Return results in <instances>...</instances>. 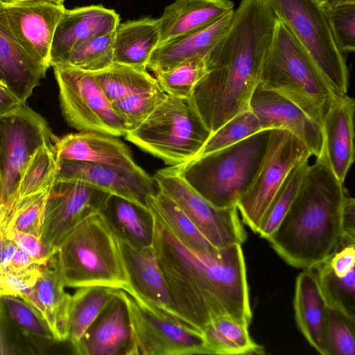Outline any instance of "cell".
<instances>
[{
  "instance_id": "1",
  "label": "cell",
  "mask_w": 355,
  "mask_h": 355,
  "mask_svg": "<svg viewBox=\"0 0 355 355\" xmlns=\"http://www.w3.org/2000/svg\"><path fill=\"white\" fill-rule=\"evenodd\" d=\"M153 216L152 246L173 306L182 320L200 333L220 315L250 324L252 313L241 245L211 254L198 252L183 245Z\"/></svg>"
},
{
  "instance_id": "2",
  "label": "cell",
  "mask_w": 355,
  "mask_h": 355,
  "mask_svg": "<svg viewBox=\"0 0 355 355\" xmlns=\"http://www.w3.org/2000/svg\"><path fill=\"white\" fill-rule=\"evenodd\" d=\"M276 19L267 0H241L226 33L207 54V73L190 99L211 133L249 108Z\"/></svg>"
},
{
  "instance_id": "3",
  "label": "cell",
  "mask_w": 355,
  "mask_h": 355,
  "mask_svg": "<svg viewBox=\"0 0 355 355\" xmlns=\"http://www.w3.org/2000/svg\"><path fill=\"white\" fill-rule=\"evenodd\" d=\"M308 164L296 196L268 240L288 264L315 269L340 247L343 205L347 190L322 150Z\"/></svg>"
},
{
  "instance_id": "4",
  "label": "cell",
  "mask_w": 355,
  "mask_h": 355,
  "mask_svg": "<svg viewBox=\"0 0 355 355\" xmlns=\"http://www.w3.org/2000/svg\"><path fill=\"white\" fill-rule=\"evenodd\" d=\"M55 255L66 287L103 286L131 293L119 241L102 212L78 223Z\"/></svg>"
},
{
  "instance_id": "5",
  "label": "cell",
  "mask_w": 355,
  "mask_h": 355,
  "mask_svg": "<svg viewBox=\"0 0 355 355\" xmlns=\"http://www.w3.org/2000/svg\"><path fill=\"white\" fill-rule=\"evenodd\" d=\"M259 84L290 100L320 127L336 95L309 53L277 17Z\"/></svg>"
},
{
  "instance_id": "6",
  "label": "cell",
  "mask_w": 355,
  "mask_h": 355,
  "mask_svg": "<svg viewBox=\"0 0 355 355\" xmlns=\"http://www.w3.org/2000/svg\"><path fill=\"white\" fill-rule=\"evenodd\" d=\"M270 130L175 166L179 175L203 198L220 207L236 206L256 174Z\"/></svg>"
},
{
  "instance_id": "7",
  "label": "cell",
  "mask_w": 355,
  "mask_h": 355,
  "mask_svg": "<svg viewBox=\"0 0 355 355\" xmlns=\"http://www.w3.org/2000/svg\"><path fill=\"white\" fill-rule=\"evenodd\" d=\"M202 118L189 98L166 94L127 140L143 150L175 166L193 159L209 136Z\"/></svg>"
},
{
  "instance_id": "8",
  "label": "cell",
  "mask_w": 355,
  "mask_h": 355,
  "mask_svg": "<svg viewBox=\"0 0 355 355\" xmlns=\"http://www.w3.org/2000/svg\"><path fill=\"white\" fill-rule=\"evenodd\" d=\"M309 53L336 95L347 94L349 73L336 42L324 0H267Z\"/></svg>"
},
{
  "instance_id": "9",
  "label": "cell",
  "mask_w": 355,
  "mask_h": 355,
  "mask_svg": "<svg viewBox=\"0 0 355 355\" xmlns=\"http://www.w3.org/2000/svg\"><path fill=\"white\" fill-rule=\"evenodd\" d=\"M311 156L306 145L291 132L270 130L258 170L236 204L243 223L254 232H257L264 212L290 172L309 161Z\"/></svg>"
},
{
  "instance_id": "10",
  "label": "cell",
  "mask_w": 355,
  "mask_h": 355,
  "mask_svg": "<svg viewBox=\"0 0 355 355\" xmlns=\"http://www.w3.org/2000/svg\"><path fill=\"white\" fill-rule=\"evenodd\" d=\"M59 90L62 114L78 131L125 136L126 128L90 72L73 67L51 66Z\"/></svg>"
},
{
  "instance_id": "11",
  "label": "cell",
  "mask_w": 355,
  "mask_h": 355,
  "mask_svg": "<svg viewBox=\"0 0 355 355\" xmlns=\"http://www.w3.org/2000/svg\"><path fill=\"white\" fill-rule=\"evenodd\" d=\"M153 178L159 190L174 202L214 247L220 249L245 241L246 233L236 206L212 205L179 175L175 166L157 171Z\"/></svg>"
},
{
  "instance_id": "12",
  "label": "cell",
  "mask_w": 355,
  "mask_h": 355,
  "mask_svg": "<svg viewBox=\"0 0 355 355\" xmlns=\"http://www.w3.org/2000/svg\"><path fill=\"white\" fill-rule=\"evenodd\" d=\"M135 344L134 355L207 354L202 334L121 290Z\"/></svg>"
},
{
  "instance_id": "13",
  "label": "cell",
  "mask_w": 355,
  "mask_h": 355,
  "mask_svg": "<svg viewBox=\"0 0 355 355\" xmlns=\"http://www.w3.org/2000/svg\"><path fill=\"white\" fill-rule=\"evenodd\" d=\"M2 135V164L0 171V200L10 198L20 173L35 150L58 139L47 121L26 105L0 116Z\"/></svg>"
},
{
  "instance_id": "14",
  "label": "cell",
  "mask_w": 355,
  "mask_h": 355,
  "mask_svg": "<svg viewBox=\"0 0 355 355\" xmlns=\"http://www.w3.org/2000/svg\"><path fill=\"white\" fill-rule=\"evenodd\" d=\"M111 194L87 185L55 181L46 201L40 239L55 254L69 232L92 214L101 212Z\"/></svg>"
},
{
  "instance_id": "15",
  "label": "cell",
  "mask_w": 355,
  "mask_h": 355,
  "mask_svg": "<svg viewBox=\"0 0 355 355\" xmlns=\"http://www.w3.org/2000/svg\"><path fill=\"white\" fill-rule=\"evenodd\" d=\"M57 182H73L119 196L148 209L147 198L155 195L158 186L141 167L128 169L116 166L58 159Z\"/></svg>"
},
{
  "instance_id": "16",
  "label": "cell",
  "mask_w": 355,
  "mask_h": 355,
  "mask_svg": "<svg viewBox=\"0 0 355 355\" xmlns=\"http://www.w3.org/2000/svg\"><path fill=\"white\" fill-rule=\"evenodd\" d=\"M3 8L19 46L35 61L49 68L55 31L66 10L64 5L36 1L3 5Z\"/></svg>"
},
{
  "instance_id": "17",
  "label": "cell",
  "mask_w": 355,
  "mask_h": 355,
  "mask_svg": "<svg viewBox=\"0 0 355 355\" xmlns=\"http://www.w3.org/2000/svg\"><path fill=\"white\" fill-rule=\"evenodd\" d=\"M249 108L262 130L283 129L297 136L318 157L322 151L321 127L297 105L282 95L258 84L249 102Z\"/></svg>"
},
{
  "instance_id": "18",
  "label": "cell",
  "mask_w": 355,
  "mask_h": 355,
  "mask_svg": "<svg viewBox=\"0 0 355 355\" xmlns=\"http://www.w3.org/2000/svg\"><path fill=\"white\" fill-rule=\"evenodd\" d=\"M134 349L127 304L116 290L73 350L78 355H134Z\"/></svg>"
},
{
  "instance_id": "19",
  "label": "cell",
  "mask_w": 355,
  "mask_h": 355,
  "mask_svg": "<svg viewBox=\"0 0 355 355\" xmlns=\"http://www.w3.org/2000/svg\"><path fill=\"white\" fill-rule=\"evenodd\" d=\"M118 240L131 288L130 295L151 309L189 326L173 306L153 246L138 248Z\"/></svg>"
},
{
  "instance_id": "20",
  "label": "cell",
  "mask_w": 355,
  "mask_h": 355,
  "mask_svg": "<svg viewBox=\"0 0 355 355\" xmlns=\"http://www.w3.org/2000/svg\"><path fill=\"white\" fill-rule=\"evenodd\" d=\"M119 15L102 6L66 9L55 29L51 49V67L63 64L70 52L81 43L114 31Z\"/></svg>"
},
{
  "instance_id": "21",
  "label": "cell",
  "mask_w": 355,
  "mask_h": 355,
  "mask_svg": "<svg viewBox=\"0 0 355 355\" xmlns=\"http://www.w3.org/2000/svg\"><path fill=\"white\" fill-rule=\"evenodd\" d=\"M354 112L353 98L347 94L335 95L321 124L322 150L332 171L343 184L354 161Z\"/></svg>"
},
{
  "instance_id": "22",
  "label": "cell",
  "mask_w": 355,
  "mask_h": 355,
  "mask_svg": "<svg viewBox=\"0 0 355 355\" xmlns=\"http://www.w3.org/2000/svg\"><path fill=\"white\" fill-rule=\"evenodd\" d=\"M48 69L30 57L17 44L0 3V84L26 104L45 78Z\"/></svg>"
},
{
  "instance_id": "23",
  "label": "cell",
  "mask_w": 355,
  "mask_h": 355,
  "mask_svg": "<svg viewBox=\"0 0 355 355\" xmlns=\"http://www.w3.org/2000/svg\"><path fill=\"white\" fill-rule=\"evenodd\" d=\"M119 137L95 131H79L58 139V159L105 164L128 169L140 168L131 150Z\"/></svg>"
},
{
  "instance_id": "24",
  "label": "cell",
  "mask_w": 355,
  "mask_h": 355,
  "mask_svg": "<svg viewBox=\"0 0 355 355\" xmlns=\"http://www.w3.org/2000/svg\"><path fill=\"white\" fill-rule=\"evenodd\" d=\"M234 10L204 28L159 43L147 69L154 73L164 72L189 60L207 55L228 29Z\"/></svg>"
},
{
  "instance_id": "25",
  "label": "cell",
  "mask_w": 355,
  "mask_h": 355,
  "mask_svg": "<svg viewBox=\"0 0 355 355\" xmlns=\"http://www.w3.org/2000/svg\"><path fill=\"white\" fill-rule=\"evenodd\" d=\"M293 307L297 324L309 343L327 355L326 323L327 305L314 269L304 270L295 281Z\"/></svg>"
},
{
  "instance_id": "26",
  "label": "cell",
  "mask_w": 355,
  "mask_h": 355,
  "mask_svg": "<svg viewBox=\"0 0 355 355\" xmlns=\"http://www.w3.org/2000/svg\"><path fill=\"white\" fill-rule=\"evenodd\" d=\"M233 10L230 0H175L157 19L159 43L204 28Z\"/></svg>"
},
{
  "instance_id": "27",
  "label": "cell",
  "mask_w": 355,
  "mask_h": 355,
  "mask_svg": "<svg viewBox=\"0 0 355 355\" xmlns=\"http://www.w3.org/2000/svg\"><path fill=\"white\" fill-rule=\"evenodd\" d=\"M56 255L42 266L33 290L40 302L44 320L56 342L67 340V319L71 295L65 291Z\"/></svg>"
},
{
  "instance_id": "28",
  "label": "cell",
  "mask_w": 355,
  "mask_h": 355,
  "mask_svg": "<svg viewBox=\"0 0 355 355\" xmlns=\"http://www.w3.org/2000/svg\"><path fill=\"white\" fill-rule=\"evenodd\" d=\"M159 41L155 19L145 17L119 24L115 30L114 62L147 69L150 58Z\"/></svg>"
},
{
  "instance_id": "29",
  "label": "cell",
  "mask_w": 355,
  "mask_h": 355,
  "mask_svg": "<svg viewBox=\"0 0 355 355\" xmlns=\"http://www.w3.org/2000/svg\"><path fill=\"white\" fill-rule=\"evenodd\" d=\"M101 212L119 239L138 248L152 246L154 218L149 209L111 195Z\"/></svg>"
},
{
  "instance_id": "30",
  "label": "cell",
  "mask_w": 355,
  "mask_h": 355,
  "mask_svg": "<svg viewBox=\"0 0 355 355\" xmlns=\"http://www.w3.org/2000/svg\"><path fill=\"white\" fill-rule=\"evenodd\" d=\"M250 324L230 315L216 317L201 334L207 354H262L264 349L251 338Z\"/></svg>"
},
{
  "instance_id": "31",
  "label": "cell",
  "mask_w": 355,
  "mask_h": 355,
  "mask_svg": "<svg viewBox=\"0 0 355 355\" xmlns=\"http://www.w3.org/2000/svg\"><path fill=\"white\" fill-rule=\"evenodd\" d=\"M55 142H45L31 154L20 173L14 191L6 205L13 206L18 200L53 186L58 168Z\"/></svg>"
},
{
  "instance_id": "32",
  "label": "cell",
  "mask_w": 355,
  "mask_h": 355,
  "mask_svg": "<svg viewBox=\"0 0 355 355\" xmlns=\"http://www.w3.org/2000/svg\"><path fill=\"white\" fill-rule=\"evenodd\" d=\"M147 204L150 212L187 248L203 254L214 253L219 250L207 240L174 202L161 191L149 196Z\"/></svg>"
},
{
  "instance_id": "33",
  "label": "cell",
  "mask_w": 355,
  "mask_h": 355,
  "mask_svg": "<svg viewBox=\"0 0 355 355\" xmlns=\"http://www.w3.org/2000/svg\"><path fill=\"white\" fill-rule=\"evenodd\" d=\"M77 288L71 296L67 319V340L72 347L78 344L116 291V289L103 286Z\"/></svg>"
},
{
  "instance_id": "34",
  "label": "cell",
  "mask_w": 355,
  "mask_h": 355,
  "mask_svg": "<svg viewBox=\"0 0 355 355\" xmlns=\"http://www.w3.org/2000/svg\"><path fill=\"white\" fill-rule=\"evenodd\" d=\"M0 313L4 324L14 327L18 333L35 347L56 342L42 314L20 297H0Z\"/></svg>"
},
{
  "instance_id": "35",
  "label": "cell",
  "mask_w": 355,
  "mask_h": 355,
  "mask_svg": "<svg viewBox=\"0 0 355 355\" xmlns=\"http://www.w3.org/2000/svg\"><path fill=\"white\" fill-rule=\"evenodd\" d=\"M111 103L132 93L158 86L146 69L113 63L109 67L90 72Z\"/></svg>"
},
{
  "instance_id": "36",
  "label": "cell",
  "mask_w": 355,
  "mask_h": 355,
  "mask_svg": "<svg viewBox=\"0 0 355 355\" xmlns=\"http://www.w3.org/2000/svg\"><path fill=\"white\" fill-rule=\"evenodd\" d=\"M314 270L327 306L355 320L354 268L343 277L335 275L327 261Z\"/></svg>"
},
{
  "instance_id": "37",
  "label": "cell",
  "mask_w": 355,
  "mask_h": 355,
  "mask_svg": "<svg viewBox=\"0 0 355 355\" xmlns=\"http://www.w3.org/2000/svg\"><path fill=\"white\" fill-rule=\"evenodd\" d=\"M308 161L296 166L288 174L264 212L257 230L268 241L290 208L300 186Z\"/></svg>"
},
{
  "instance_id": "38",
  "label": "cell",
  "mask_w": 355,
  "mask_h": 355,
  "mask_svg": "<svg viewBox=\"0 0 355 355\" xmlns=\"http://www.w3.org/2000/svg\"><path fill=\"white\" fill-rule=\"evenodd\" d=\"M115 31L91 38L76 46L63 64L87 72H95L114 63Z\"/></svg>"
},
{
  "instance_id": "39",
  "label": "cell",
  "mask_w": 355,
  "mask_h": 355,
  "mask_svg": "<svg viewBox=\"0 0 355 355\" xmlns=\"http://www.w3.org/2000/svg\"><path fill=\"white\" fill-rule=\"evenodd\" d=\"M207 55L189 60L169 71L155 73L161 89L170 96L189 98L197 83L207 73Z\"/></svg>"
},
{
  "instance_id": "40",
  "label": "cell",
  "mask_w": 355,
  "mask_h": 355,
  "mask_svg": "<svg viewBox=\"0 0 355 355\" xmlns=\"http://www.w3.org/2000/svg\"><path fill=\"white\" fill-rule=\"evenodd\" d=\"M261 130L258 119L248 108L233 116L212 132L195 157L234 144Z\"/></svg>"
},
{
  "instance_id": "41",
  "label": "cell",
  "mask_w": 355,
  "mask_h": 355,
  "mask_svg": "<svg viewBox=\"0 0 355 355\" xmlns=\"http://www.w3.org/2000/svg\"><path fill=\"white\" fill-rule=\"evenodd\" d=\"M165 94L159 86L132 93L112 103L127 132L136 129L163 101Z\"/></svg>"
},
{
  "instance_id": "42",
  "label": "cell",
  "mask_w": 355,
  "mask_h": 355,
  "mask_svg": "<svg viewBox=\"0 0 355 355\" xmlns=\"http://www.w3.org/2000/svg\"><path fill=\"white\" fill-rule=\"evenodd\" d=\"M330 24L340 51L355 50V0L325 1Z\"/></svg>"
},
{
  "instance_id": "43",
  "label": "cell",
  "mask_w": 355,
  "mask_h": 355,
  "mask_svg": "<svg viewBox=\"0 0 355 355\" xmlns=\"http://www.w3.org/2000/svg\"><path fill=\"white\" fill-rule=\"evenodd\" d=\"M52 187L16 201L9 228L40 238L44 209Z\"/></svg>"
},
{
  "instance_id": "44",
  "label": "cell",
  "mask_w": 355,
  "mask_h": 355,
  "mask_svg": "<svg viewBox=\"0 0 355 355\" xmlns=\"http://www.w3.org/2000/svg\"><path fill=\"white\" fill-rule=\"evenodd\" d=\"M326 343L327 355H354L355 320L328 307Z\"/></svg>"
},
{
  "instance_id": "45",
  "label": "cell",
  "mask_w": 355,
  "mask_h": 355,
  "mask_svg": "<svg viewBox=\"0 0 355 355\" xmlns=\"http://www.w3.org/2000/svg\"><path fill=\"white\" fill-rule=\"evenodd\" d=\"M6 236L41 264H46L52 254L43 245L39 236L19 232L8 227Z\"/></svg>"
},
{
  "instance_id": "46",
  "label": "cell",
  "mask_w": 355,
  "mask_h": 355,
  "mask_svg": "<svg viewBox=\"0 0 355 355\" xmlns=\"http://www.w3.org/2000/svg\"><path fill=\"white\" fill-rule=\"evenodd\" d=\"M340 246L355 244V200L347 193L342 209Z\"/></svg>"
},
{
  "instance_id": "47",
  "label": "cell",
  "mask_w": 355,
  "mask_h": 355,
  "mask_svg": "<svg viewBox=\"0 0 355 355\" xmlns=\"http://www.w3.org/2000/svg\"><path fill=\"white\" fill-rule=\"evenodd\" d=\"M354 246L355 244L343 246L326 260L332 271L337 276L343 277L354 268Z\"/></svg>"
},
{
  "instance_id": "48",
  "label": "cell",
  "mask_w": 355,
  "mask_h": 355,
  "mask_svg": "<svg viewBox=\"0 0 355 355\" xmlns=\"http://www.w3.org/2000/svg\"><path fill=\"white\" fill-rule=\"evenodd\" d=\"M43 264L37 261L17 246L13 257L4 272L22 274L41 268Z\"/></svg>"
},
{
  "instance_id": "49",
  "label": "cell",
  "mask_w": 355,
  "mask_h": 355,
  "mask_svg": "<svg viewBox=\"0 0 355 355\" xmlns=\"http://www.w3.org/2000/svg\"><path fill=\"white\" fill-rule=\"evenodd\" d=\"M23 105L6 87L0 84V116L14 112Z\"/></svg>"
},
{
  "instance_id": "50",
  "label": "cell",
  "mask_w": 355,
  "mask_h": 355,
  "mask_svg": "<svg viewBox=\"0 0 355 355\" xmlns=\"http://www.w3.org/2000/svg\"><path fill=\"white\" fill-rule=\"evenodd\" d=\"M17 248V245L11 239L6 236L1 257V268L3 272H4L8 268Z\"/></svg>"
},
{
  "instance_id": "51",
  "label": "cell",
  "mask_w": 355,
  "mask_h": 355,
  "mask_svg": "<svg viewBox=\"0 0 355 355\" xmlns=\"http://www.w3.org/2000/svg\"><path fill=\"white\" fill-rule=\"evenodd\" d=\"M15 354L17 353L7 338L0 313V355Z\"/></svg>"
},
{
  "instance_id": "52",
  "label": "cell",
  "mask_w": 355,
  "mask_h": 355,
  "mask_svg": "<svg viewBox=\"0 0 355 355\" xmlns=\"http://www.w3.org/2000/svg\"><path fill=\"white\" fill-rule=\"evenodd\" d=\"M11 218H12V217H11ZM11 218L8 220L7 221L4 222L1 225H0V278L2 275V274L3 273L2 268H1V257H2L3 246L4 240L6 239V232L8 230V227H10V223Z\"/></svg>"
},
{
  "instance_id": "53",
  "label": "cell",
  "mask_w": 355,
  "mask_h": 355,
  "mask_svg": "<svg viewBox=\"0 0 355 355\" xmlns=\"http://www.w3.org/2000/svg\"><path fill=\"white\" fill-rule=\"evenodd\" d=\"M13 207H10L0 200V225L10 219Z\"/></svg>"
},
{
  "instance_id": "54",
  "label": "cell",
  "mask_w": 355,
  "mask_h": 355,
  "mask_svg": "<svg viewBox=\"0 0 355 355\" xmlns=\"http://www.w3.org/2000/svg\"><path fill=\"white\" fill-rule=\"evenodd\" d=\"M36 1H47L59 6L64 5V2L65 1V0H0V3L3 5H8L19 2Z\"/></svg>"
},
{
  "instance_id": "55",
  "label": "cell",
  "mask_w": 355,
  "mask_h": 355,
  "mask_svg": "<svg viewBox=\"0 0 355 355\" xmlns=\"http://www.w3.org/2000/svg\"><path fill=\"white\" fill-rule=\"evenodd\" d=\"M2 164V135H1V130L0 127V171L1 168Z\"/></svg>"
},
{
  "instance_id": "56",
  "label": "cell",
  "mask_w": 355,
  "mask_h": 355,
  "mask_svg": "<svg viewBox=\"0 0 355 355\" xmlns=\"http://www.w3.org/2000/svg\"><path fill=\"white\" fill-rule=\"evenodd\" d=\"M324 1H331V0H324Z\"/></svg>"
}]
</instances>
